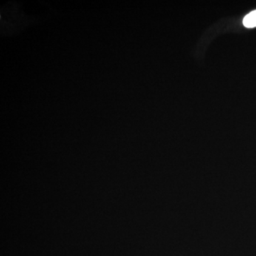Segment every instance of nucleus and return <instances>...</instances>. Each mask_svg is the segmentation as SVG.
Wrapping results in <instances>:
<instances>
[{
    "label": "nucleus",
    "instance_id": "obj_1",
    "mask_svg": "<svg viewBox=\"0 0 256 256\" xmlns=\"http://www.w3.org/2000/svg\"><path fill=\"white\" fill-rule=\"evenodd\" d=\"M243 24L248 28L256 27V10L253 11L243 18Z\"/></svg>",
    "mask_w": 256,
    "mask_h": 256
}]
</instances>
